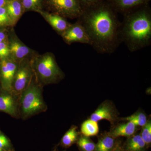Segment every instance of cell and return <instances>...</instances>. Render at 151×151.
Masks as SVG:
<instances>
[{"label":"cell","mask_w":151,"mask_h":151,"mask_svg":"<svg viewBox=\"0 0 151 151\" xmlns=\"http://www.w3.org/2000/svg\"><path fill=\"white\" fill-rule=\"evenodd\" d=\"M118 14L107 0H102L83 8L77 19L89 36L90 45L98 53L112 54L122 43Z\"/></svg>","instance_id":"cell-1"},{"label":"cell","mask_w":151,"mask_h":151,"mask_svg":"<svg viewBox=\"0 0 151 151\" xmlns=\"http://www.w3.org/2000/svg\"><path fill=\"white\" fill-rule=\"evenodd\" d=\"M121 22V41L131 52L140 50L151 44V9L150 4L135 9L124 15Z\"/></svg>","instance_id":"cell-2"},{"label":"cell","mask_w":151,"mask_h":151,"mask_svg":"<svg viewBox=\"0 0 151 151\" xmlns=\"http://www.w3.org/2000/svg\"><path fill=\"white\" fill-rule=\"evenodd\" d=\"M31 63L37 80L42 85L57 83L64 77V73L52 52L37 53L32 58Z\"/></svg>","instance_id":"cell-3"},{"label":"cell","mask_w":151,"mask_h":151,"mask_svg":"<svg viewBox=\"0 0 151 151\" xmlns=\"http://www.w3.org/2000/svg\"><path fill=\"white\" fill-rule=\"evenodd\" d=\"M41 86L34 74L29 85L21 95V110L24 118L40 113L46 109Z\"/></svg>","instance_id":"cell-4"},{"label":"cell","mask_w":151,"mask_h":151,"mask_svg":"<svg viewBox=\"0 0 151 151\" xmlns=\"http://www.w3.org/2000/svg\"><path fill=\"white\" fill-rule=\"evenodd\" d=\"M65 18L78 19L83 8L78 0H45L44 9Z\"/></svg>","instance_id":"cell-5"},{"label":"cell","mask_w":151,"mask_h":151,"mask_svg":"<svg viewBox=\"0 0 151 151\" xmlns=\"http://www.w3.org/2000/svg\"><path fill=\"white\" fill-rule=\"evenodd\" d=\"M31 59L25 58L19 63L12 86V93L14 95H21L31 81L34 74Z\"/></svg>","instance_id":"cell-6"},{"label":"cell","mask_w":151,"mask_h":151,"mask_svg":"<svg viewBox=\"0 0 151 151\" xmlns=\"http://www.w3.org/2000/svg\"><path fill=\"white\" fill-rule=\"evenodd\" d=\"M8 43L9 51V57L16 62L19 63L25 58H32L37 53L20 40L13 27L9 29Z\"/></svg>","instance_id":"cell-7"},{"label":"cell","mask_w":151,"mask_h":151,"mask_svg":"<svg viewBox=\"0 0 151 151\" xmlns=\"http://www.w3.org/2000/svg\"><path fill=\"white\" fill-rule=\"evenodd\" d=\"M18 64L9 57L0 61V84L2 89L12 92Z\"/></svg>","instance_id":"cell-8"},{"label":"cell","mask_w":151,"mask_h":151,"mask_svg":"<svg viewBox=\"0 0 151 151\" xmlns=\"http://www.w3.org/2000/svg\"><path fill=\"white\" fill-rule=\"evenodd\" d=\"M61 37L65 43L69 45L75 42L90 44V39L86 29L78 19L74 24H70Z\"/></svg>","instance_id":"cell-9"},{"label":"cell","mask_w":151,"mask_h":151,"mask_svg":"<svg viewBox=\"0 0 151 151\" xmlns=\"http://www.w3.org/2000/svg\"><path fill=\"white\" fill-rule=\"evenodd\" d=\"M38 13L40 14L60 36L65 32L70 24L67 21L66 18L57 14L49 12L44 10L40 11Z\"/></svg>","instance_id":"cell-10"},{"label":"cell","mask_w":151,"mask_h":151,"mask_svg":"<svg viewBox=\"0 0 151 151\" xmlns=\"http://www.w3.org/2000/svg\"><path fill=\"white\" fill-rule=\"evenodd\" d=\"M117 12L124 15L135 9L150 4L151 0H107Z\"/></svg>","instance_id":"cell-11"},{"label":"cell","mask_w":151,"mask_h":151,"mask_svg":"<svg viewBox=\"0 0 151 151\" xmlns=\"http://www.w3.org/2000/svg\"><path fill=\"white\" fill-rule=\"evenodd\" d=\"M0 112H4L13 117L17 114L16 101L12 92L0 89Z\"/></svg>","instance_id":"cell-12"},{"label":"cell","mask_w":151,"mask_h":151,"mask_svg":"<svg viewBox=\"0 0 151 151\" xmlns=\"http://www.w3.org/2000/svg\"><path fill=\"white\" fill-rule=\"evenodd\" d=\"M7 11L14 26L22 16L25 13L24 9L21 0H11L6 5Z\"/></svg>","instance_id":"cell-13"},{"label":"cell","mask_w":151,"mask_h":151,"mask_svg":"<svg viewBox=\"0 0 151 151\" xmlns=\"http://www.w3.org/2000/svg\"><path fill=\"white\" fill-rule=\"evenodd\" d=\"M115 118L113 108L106 104L101 105L90 116V119L95 122L107 120L112 123L115 122Z\"/></svg>","instance_id":"cell-14"},{"label":"cell","mask_w":151,"mask_h":151,"mask_svg":"<svg viewBox=\"0 0 151 151\" xmlns=\"http://www.w3.org/2000/svg\"><path fill=\"white\" fill-rule=\"evenodd\" d=\"M136 127L134 124L130 122L120 124L114 128L109 135L114 139L120 137H131L136 132Z\"/></svg>","instance_id":"cell-15"},{"label":"cell","mask_w":151,"mask_h":151,"mask_svg":"<svg viewBox=\"0 0 151 151\" xmlns=\"http://www.w3.org/2000/svg\"><path fill=\"white\" fill-rule=\"evenodd\" d=\"M146 144L140 135L131 137L127 141L125 151H143L145 148Z\"/></svg>","instance_id":"cell-16"},{"label":"cell","mask_w":151,"mask_h":151,"mask_svg":"<svg viewBox=\"0 0 151 151\" xmlns=\"http://www.w3.org/2000/svg\"><path fill=\"white\" fill-rule=\"evenodd\" d=\"M81 133L85 137H92L97 135L99 132V127L97 122L91 119L86 120L81 124Z\"/></svg>","instance_id":"cell-17"},{"label":"cell","mask_w":151,"mask_h":151,"mask_svg":"<svg viewBox=\"0 0 151 151\" xmlns=\"http://www.w3.org/2000/svg\"><path fill=\"white\" fill-rule=\"evenodd\" d=\"M114 138L110 135H106L99 139L94 151H111L114 148Z\"/></svg>","instance_id":"cell-18"},{"label":"cell","mask_w":151,"mask_h":151,"mask_svg":"<svg viewBox=\"0 0 151 151\" xmlns=\"http://www.w3.org/2000/svg\"><path fill=\"white\" fill-rule=\"evenodd\" d=\"M25 13L28 12H38L44 10L45 0H21Z\"/></svg>","instance_id":"cell-19"},{"label":"cell","mask_w":151,"mask_h":151,"mask_svg":"<svg viewBox=\"0 0 151 151\" xmlns=\"http://www.w3.org/2000/svg\"><path fill=\"white\" fill-rule=\"evenodd\" d=\"M78 133L77 127H73L68 131L62 137L61 143L65 147H69L75 142L78 139Z\"/></svg>","instance_id":"cell-20"},{"label":"cell","mask_w":151,"mask_h":151,"mask_svg":"<svg viewBox=\"0 0 151 151\" xmlns=\"http://www.w3.org/2000/svg\"><path fill=\"white\" fill-rule=\"evenodd\" d=\"M77 144L82 151H94L96 145L89 137L81 136L77 141Z\"/></svg>","instance_id":"cell-21"},{"label":"cell","mask_w":151,"mask_h":151,"mask_svg":"<svg viewBox=\"0 0 151 151\" xmlns=\"http://www.w3.org/2000/svg\"><path fill=\"white\" fill-rule=\"evenodd\" d=\"M124 119L126 121L132 122L136 126L142 127L145 125L147 122L145 115L141 113H135L132 116L124 118Z\"/></svg>","instance_id":"cell-22"},{"label":"cell","mask_w":151,"mask_h":151,"mask_svg":"<svg viewBox=\"0 0 151 151\" xmlns=\"http://www.w3.org/2000/svg\"><path fill=\"white\" fill-rule=\"evenodd\" d=\"M9 27H14V26L5 6L0 8V28Z\"/></svg>","instance_id":"cell-23"},{"label":"cell","mask_w":151,"mask_h":151,"mask_svg":"<svg viewBox=\"0 0 151 151\" xmlns=\"http://www.w3.org/2000/svg\"><path fill=\"white\" fill-rule=\"evenodd\" d=\"M141 137L145 141L146 145L149 146L151 143V122H147L145 125L143 126L141 134Z\"/></svg>","instance_id":"cell-24"},{"label":"cell","mask_w":151,"mask_h":151,"mask_svg":"<svg viewBox=\"0 0 151 151\" xmlns=\"http://www.w3.org/2000/svg\"><path fill=\"white\" fill-rule=\"evenodd\" d=\"M9 56V51L7 40L0 43V61Z\"/></svg>","instance_id":"cell-25"},{"label":"cell","mask_w":151,"mask_h":151,"mask_svg":"<svg viewBox=\"0 0 151 151\" xmlns=\"http://www.w3.org/2000/svg\"><path fill=\"white\" fill-rule=\"evenodd\" d=\"M10 142L8 138L0 130V148L6 150L10 147Z\"/></svg>","instance_id":"cell-26"},{"label":"cell","mask_w":151,"mask_h":151,"mask_svg":"<svg viewBox=\"0 0 151 151\" xmlns=\"http://www.w3.org/2000/svg\"><path fill=\"white\" fill-rule=\"evenodd\" d=\"M82 8L88 7L99 2L102 0H78Z\"/></svg>","instance_id":"cell-27"},{"label":"cell","mask_w":151,"mask_h":151,"mask_svg":"<svg viewBox=\"0 0 151 151\" xmlns=\"http://www.w3.org/2000/svg\"><path fill=\"white\" fill-rule=\"evenodd\" d=\"M8 32L7 28H0V43L7 40Z\"/></svg>","instance_id":"cell-28"},{"label":"cell","mask_w":151,"mask_h":151,"mask_svg":"<svg viewBox=\"0 0 151 151\" xmlns=\"http://www.w3.org/2000/svg\"><path fill=\"white\" fill-rule=\"evenodd\" d=\"M11 0H0V8L6 5Z\"/></svg>","instance_id":"cell-29"},{"label":"cell","mask_w":151,"mask_h":151,"mask_svg":"<svg viewBox=\"0 0 151 151\" xmlns=\"http://www.w3.org/2000/svg\"><path fill=\"white\" fill-rule=\"evenodd\" d=\"M111 151H125V150L122 148L119 145L116 146V147H114Z\"/></svg>","instance_id":"cell-30"},{"label":"cell","mask_w":151,"mask_h":151,"mask_svg":"<svg viewBox=\"0 0 151 151\" xmlns=\"http://www.w3.org/2000/svg\"><path fill=\"white\" fill-rule=\"evenodd\" d=\"M0 151H6L4 150H3V149L0 148Z\"/></svg>","instance_id":"cell-31"}]
</instances>
